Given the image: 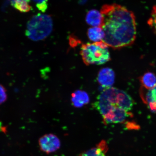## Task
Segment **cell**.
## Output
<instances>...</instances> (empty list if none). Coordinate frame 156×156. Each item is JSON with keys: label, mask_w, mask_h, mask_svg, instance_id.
Instances as JSON below:
<instances>
[{"label": "cell", "mask_w": 156, "mask_h": 156, "mask_svg": "<svg viewBox=\"0 0 156 156\" xmlns=\"http://www.w3.org/2000/svg\"><path fill=\"white\" fill-rule=\"evenodd\" d=\"M103 17L102 28L105 37L102 42L114 49H120L134 43L136 34V17L126 7L113 4L105 5L101 11Z\"/></svg>", "instance_id": "cell-1"}, {"label": "cell", "mask_w": 156, "mask_h": 156, "mask_svg": "<svg viewBox=\"0 0 156 156\" xmlns=\"http://www.w3.org/2000/svg\"><path fill=\"white\" fill-rule=\"evenodd\" d=\"M94 105L103 117L117 110L129 112L133 107L134 101L124 91L111 87L105 88L98 97Z\"/></svg>", "instance_id": "cell-2"}, {"label": "cell", "mask_w": 156, "mask_h": 156, "mask_svg": "<svg viewBox=\"0 0 156 156\" xmlns=\"http://www.w3.org/2000/svg\"><path fill=\"white\" fill-rule=\"evenodd\" d=\"M108 47L102 41L83 44L80 54L84 63L87 65H99L110 61Z\"/></svg>", "instance_id": "cell-3"}, {"label": "cell", "mask_w": 156, "mask_h": 156, "mask_svg": "<svg viewBox=\"0 0 156 156\" xmlns=\"http://www.w3.org/2000/svg\"><path fill=\"white\" fill-rule=\"evenodd\" d=\"M53 23L49 15L38 14L33 17L27 25L26 35L31 40H44L51 33Z\"/></svg>", "instance_id": "cell-4"}, {"label": "cell", "mask_w": 156, "mask_h": 156, "mask_svg": "<svg viewBox=\"0 0 156 156\" xmlns=\"http://www.w3.org/2000/svg\"><path fill=\"white\" fill-rule=\"evenodd\" d=\"M41 151L46 154H50L57 151L60 147L61 143L58 136L53 134H46L39 140Z\"/></svg>", "instance_id": "cell-5"}, {"label": "cell", "mask_w": 156, "mask_h": 156, "mask_svg": "<svg viewBox=\"0 0 156 156\" xmlns=\"http://www.w3.org/2000/svg\"><path fill=\"white\" fill-rule=\"evenodd\" d=\"M115 75L114 72L110 68H103L98 74V82L105 88L112 87L114 83Z\"/></svg>", "instance_id": "cell-6"}, {"label": "cell", "mask_w": 156, "mask_h": 156, "mask_svg": "<svg viewBox=\"0 0 156 156\" xmlns=\"http://www.w3.org/2000/svg\"><path fill=\"white\" fill-rule=\"evenodd\" d=\"M103 20L102 13L97 9H92L89 11L86 16V21L91 27H102Z\"/></svg>", "instance_id": "cell-7"}, {"label": "cell", "mask_w": 156, "mask_h": 156, "mask_svg": "<svg viewBox=\"0 0 156 156\" xmlns=\"http://www.w3.org/2000/svg\"><path fill=\"white\" fill-rule=\"evenodd\" d=\"M108 150L107 142L105 141H102L99 142L96 147L83 152L79 156H106V153Z\"/></svg>", "instance_id": "cell-8"}, {"label": "cell", "mask_w": 156, "mask_h": 156, "mask_svg": "<svg viewBox=\"0 0 156 156\" xmlns=\"http://www.w3.org/2000/svg\"><path fill=\"white\" fill-rule=\"evenodd\" d=\"M140 95L142 100L145 104L156 103V86L150 89L142 86L140 89Z\"/></svg>", "instance_id": "cell-9"}, {"label": "cell", "mask_w": 156, "mask_h": 156, "mask_svg": "<svg viewBox=\"0 0 156 156\" xmlns=\"http://www.w3.org/2000/svg\"><path fill=\"white\" fill-rule=\"evenodd\" d=\"M88 37L93 42L102 41L105 34L102 27H91L87 31Z\"/></svg>", "instance_id": "cell-10"}, {"label": "cell", "mask_w": 156, "mask_h": 156, "mask_svg": "<svg viewBox=\"0 0 156 156\" xmlns=\"http://www.w3.org/2000/svg\"><path fill=\"white\" fill-rule=\"evenodd\" d=\"M142 87L150 89L156 86V76L151 72H147L140 78Z\"/></svg>", "instance_id": "cell-11"}, {"label": "cell", "mask_w": 156, "mask_h": 156, "mask_svg": "<svg viewBox=\"0 0 156 156\" xmlns=\"http://www.w3.org/2000/svg\"><path fill=\"white\" fill-rule=\"evenodd\" d=\"M89 101V97L87 93L78 90L73 94L72 102L76 107H80L87 104Z\"/></svg>", "instance_id": "cell-12"}, {"label": "cell", "mask_w": 156, "mask_h": 156, "mask_svg": "<svg viewBox=\"0 0 156 156\" xmlns=\"http://www.w3.org/2000/svg\"><path fill=\"white\" fill-rule=\"evenodd\" d=\"M29 2L28 0H25L20 2V3L16 4L13 7L21 12H28L31 9V7L29 5Z\"/></svg>", "instance_id": "cell-13"}, {"label": "cell", "mask_w": 156, "mask_h": 156, "mask_svg": "<svg viewBox=\"0 0 156 156\" xmlns=\"http://www.w3.org/2000/svg\"><path fill=\"white\" fill-rule=\"evenodd\" d=\"M147 24L156 34V5L154 6Z\"/></svg>", "instance_id": "cell-14"}, {"label": "cell", "mask_w": 156, "mask_h": 156, "mask_svg": "<svg viewBox=\"0 0 156 156\" xmlns=\"http://www.w3.org/2000/svg\"><path fill=\"white\" fill-rule=\"evenodd\" d=\"M29 2L32 1L36 4L39 10L44 12L48 7V0H29Z\"/></svg>", "instance_id": "cell-15"}, {"label": "cell", "mask_w": 156, "mask_h": 156, "mask_svg": "<svg viewBox=\"0 0 156 156\" xmlns=\"http://www.w3.org/2000/svg\"><path fill=\"white\" fill-rule=\"evenodd\" d=\"M7 98L6 90L5 87L0 84V105L5 102Z\"/></svg>", "instance_id": "cell-16"}, {"label": "cell", "mask_w": 156, "mask_h": 156, "mask_svg": "<svg viewBox=\"0 0 156 156\" xmlns=\"http://www.w3.org/2000/svg\"><path fill=\"white\" fill-rule=\"evenodd\" d=\"M128 128L130 129H138L139 128V126L136 124V123L134 122H129L128 124Z\"/></svg>", "instance_id": "cell-17"}, {"label": "cell", "mask_w": 156, "mask_h": 156, "mask_svg": "<svg viewBox=\"0 0 156 156\" xmlns=\"http://www.w3.org/2000/svg\"><path fill=\"white\" fill-rule=\"evenodd\" d=\"M9 1L10 2L11 5L13 6L16 4L18 3L21 2L25 1V0H9Z\"/></svg>", "instance_id": "cell-18"}]
</instances>
